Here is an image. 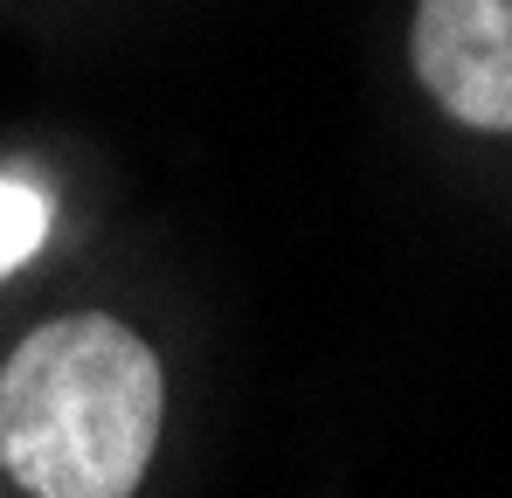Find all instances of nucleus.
<instances>
[{
    "instance_id": "nucleus-1",
    "label": "nucleus",
    "mask_w": 512,
    "mask_h": 498,
    "mask_svg": "<svg viewBox=\"0 0 512 498\" xmlns=\"http://www.w3.org/2000/svg\"><path fill=\"white\" fill-rule=\"evenodd\" d=\"M160 360L132 326L70 312L0 367V464L28 498H132L160 443Z\"/></svg>"
},
{
    "instance_id": "nucleus-2",
    "label": "nucleus",
    "mask_w": 512,
    "mask_h": 498,
    "mask_svg": "<svg viewBox=\"0 0 512 498\" xmlns=\"http://www.w3.org/2000/svg\"><path fill=\"white\" fill-rule=\"evenodd\" d=\"M423 90L471 132H512V0H416Z\"/></svg>"
},
{
    "instance_id": "nucleus-3",
    "label": "nucleus",
    "mask_w": 512,
    "mask_h": 498,
    "mask_svg": "<svg viewBox=\"0 0 512 498\" xmlns=\"http://www.w3.org/2000/svg\"><path fill=\"white\" fill-rule=\"evenodd\" d=\"M49 222H56L49 187L0 173V277H14V270L35 256V249L49 243Z\"/></svg>"
}]
</instances>
